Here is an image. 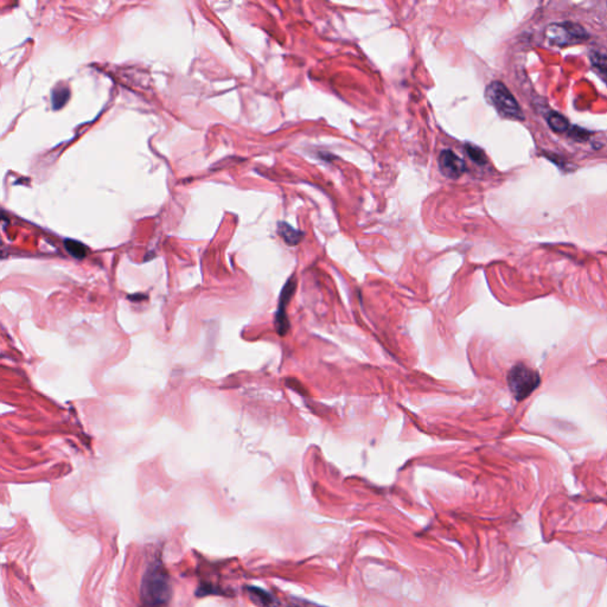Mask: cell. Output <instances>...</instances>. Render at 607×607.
Segmentation results:
<instances>
[{
	"label": "cell",
	"instance_id": "cell-1",
	"mask_svg": "<svg viewBox=\"0 0 607 607\" xmlns=\"http://www.w3.org/2000/svg\"><path fill=\"white\" fill-rule=\"evenodd\" d=\"M171 598L169 573L161 560H154L146 568L141 580L142 607H168Z\"/></svg>",
	"mask_w": 607,
	"mask_h": 607
},
{
	"label": "cell",
	"instance_id": "cell-2",
	"mask_svg": "<svg viewBox=\"0 0 607 607\" xmlns=\"http://www.w3.org/2000/svg\"><path fill=\"white\" fill-rule=\"evenodd\" d=\"M486 100L502 117L513 120H523V112L521 107L518 106L516 98L510 93L503 83L499 81H494L486 87Z\"/></svg>",
	"mask_w": 607,
	"mask_h": 607
},
{
	"label": "cell",
	"instance_id": "cell-3",
	"mask_svg": "<svg viewBox=\"0 0 607 607\" xmlns=\"http://www.w3.org/2000/svg\"><path fill=\"white\" fill-rule=\"evenodd\" d=\"M541 383V377L536 370L523 363L513 365L508 375L510 390L518 401L532 395Z\"/></svg>",
	"mask_w": 607,
	"mask_h": 607
},
{
	"label": "cell",
	"instance_id": "cell-4",
	"mask_svg": "<svg viewBox=\"0 0 607 607\" xmlns=\"http://www.w3.org/2000/svg\"><path fill=\"white\" fill-rule=\"evenodd\" d=\"M588 37L590 35L581 25L571 22L550 24L546 30V38L549 43L561 47L583 43Z\"/></svg>",
	"mask_w": 607,
	"mask_h": 607
},
{
	"label": "cell",
	"instance_id": "cell-5",
	"mask_svg": "<svg viewBox=\"0 0 607 607\" xmlns=\"http://www.w3.org/2000/svg\"><path fill=\"white\" fill-rule=\"evenodd\" d=\"M297 287L295 278L288 279L286 285L282 290L279 302L278 312L275 314V329L280 336H285L290 330V321L287 319L286 307L290 304L291 298L293 297L294 291Z\"/></svg>",
	"mask_w": 607,
	"mask_h": 607
},
{
	"label": "cell",
	"instance_id": "cell-6",
	"mask_svg": "<svg viewBox=\"0 0 607 607\" xmlns=\"http://www.w3.org/2000/svg\"><path fill=\"white\" fill-rule=\"evenodd\" d=\"M439 169L448 180H458L467 171L465 161L451 149H444L439 154Z\"/></svg>",
	"mask_w": 607,
	"mask_h": 607
},
{
	"label": "cell",
	"instance_id": "cell-7",
	"mask_svg": "<svg viewBox=\"0 0 607 607\" xmlns=\"http://www.w3.org/2000/svg\"><path fill=\"white\" fill-rule=\"evenodd\" d=\"M248 593H249V597H251V599L254 601V603L258 604L260 606L263 607H278L279 601L275 599V597L272 596L270 592L265 591L263 588L259 587H253V586H249L247 587Z\"/></svg>",
	"mask_w": 607,
	"mask_h": 607
},
{
	"label": "cell",
	"instance_id": "cell-8",
	"mask_svg": "<svg viewBox=\"0 0 607 607\" xmlns=\"http://www.w3.org/2000/svg\"><path fill=\"white\" fill-rule=\"evenodd\" d=\"M279 235L281 236L282 240L288 244V246H297L302 241V231L294 229L292 226L286 224V222H279L278 224Z\"/></svg>",
	"mask_w": 607,
	"mask_h": 607
},
{
	"label": "cell",
	"instance_id": "cell-9",
	"mask_svg": "<svg viewBox=\"0 0 607 607\" xmlns=\"http://www.w3.org/2000/svg\"><path fill=\"white\" fill-rule=\"evenodd\" d=\"M71 92L68 89V87L59 86L56 87L55 89L51 93V103L54 110H61L68 100H69Z\"/></svg>",
	"mask_w": 607,
	"mask_h": 607
},
{
	"label": "cell",
	"instance_id": "cell-10",
	"mask_svg": "<svg viewBox=\"0 0 607 607\" xmlns=\"http://www.w3.org/2000/svg\"><path fill=\"white\" fill-rule=\"evenodd\" d=\"M64 247L68 253L76 259H83L87 255V247L83 243L76 240L67 239L64 241Z\"/></svg>",
	"mask_w": 607,
	"mask_h": 607
},
{
	"label": "cell",
	"instance_id": "cell-11",
	"mask_svg": "<svg viewBox=\"0 0 607 607\" xmlns=\"http://www.w3.org/2000/svg\"><path fill=\"white\" fill-rule=\"evenodd\" d=\"M548 124L550 126V129L557 132V133L567 132L568 129H569V122H568L567 119L559 113L549 114Z\"/></svg>",
	"mask_w": 607,
	"mask_h": 607
},
{
	"label": "cell",
	"instance_id": "cell-12",
	"mask_svg": "<svg viewBox=\"0 0 607 607\" xmlns=\"http://www.w3.org/2000/svg\"><path fill=\"white\" fill-rule=\"evenodd\" d=\"M590 59L593 67L596 68L597 71H599V74L603 75L607 80V56L600 54L598 51H592Z\"/></svg>",
	"mask_w": 607,
	"mask_h": 607
},
{
	"label": "cell",
	"instance_id": "cell-13",
	"mask_svg": "<svg viewBox=\"0 0 607 607\" xmlns=\"http://www.w3.org/2000/svg\"><path fill=\"white\" fill-rule=\"evenodd\" d=\"M465 151H467V156H469L474 163H477V164L479 165L486 164L488 158H486L485 153H484L483 149H479L477 146L472 145V144H467V145H465Z\"/></svg>",
	"mask_w": 607,
	"mask_h": 607
},
{
	"label": "cell",
	"instance_id": "cell-14",
	"mask_svg": "<svg viewBox=\"0 0 607 607\" xmlns=\"http://www.w3.org/2000/svg\"><path fill=\"white\" fill-rule=\"evenodd\" d=\"M288 607H302V606H298V605H295V606H288Z\"/></svg>",
	"mask_w": 607,
	"mask_h": 607
}]
</instances>
